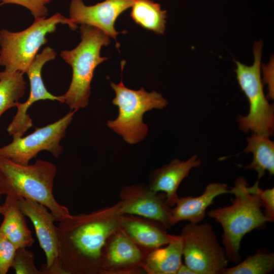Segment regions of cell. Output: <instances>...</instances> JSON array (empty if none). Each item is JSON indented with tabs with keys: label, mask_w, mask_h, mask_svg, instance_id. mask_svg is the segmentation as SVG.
<instances>
[{
	"label": "cell",
	"mask_w": 274,
	"mask_h": 274,
	"mask_svg": "<svg viewBox=\"0 0 274 274\" xmlns=\"http://www.w3.org/2000/svg\"><path fill=\"white\" fill-rule=\"evenodd\" d=\"M121 216L115 204L59 221V259L65 274L95 273L103 269L104 247L121 228Z\"/></svg>",
	"instance_id": "6da1fadb"
},
{
	"label": "cell",
	"mask_w": 274,
	"mask_h": 274,
	"mask_svg": "<svg viewBox=\"0 0 274 274\" xmlns=\"http://www.w3.org/2000/svg\"><path fill=\"white\" fill-rule=\"evenodd\" d=\"M258 180L249 186L243 177L238 178L230 189L234 195L230 206L209 211L208 216L219 223L223 229L222 235L226 257L236 264L241 261L239 254L243 237L253 229L263 227L269 222L261 210L257 192Z\"/></svg>",
	"instance_id": "7a4b0ae2"
},
{
	"label": "cell",
	"mask_w": 274,
	"mask_h": 274,
	"mask_svg": "<svg viewBox=\"0 0 274 274\" xmlns=\"http://www.w3.org/2000/svg\"><path fill=\"white\" fill-rule=\"evenodd\" d=\"M56 167L51 162L37 160L31 165H21L0 157V193L19 199L36 201L48 208L57 221L71 215L53 194Z\"/></svg>",
	"instance_id": "3957f363"
},
{
	"label": "cell",
	"mask_w": 274,
	"mask_h": 274,
	"mask_svg": "<svg viewBox=\"0 0 274 274\" xmlns=\"http://www.w3.org/2000/svg\"><path fill=\"white\" fill-rule=\"evenodd\" d=\"M81 41L71 50H64L60 56L73 70L72 79L67 91L63 95L71 110H78L88 105L90 84L97 66L108 59L101 57L104 46H108L109 36L95 27L82 24L80 27Z\"/></svg>",
	"instance_id": "277c9868"
},
{
	"label": "cell",
	"mask_w": 274,
	"mask_h": 274,
	"mask_svg": "<svg viewBox=\"0 0 274 274\" xmlns=\"http://www.w3.org/2000/svg\"><path fill=\"white\" fill-rule=\"evenodd\" d=\"M67 24L72 30L77 28L70 18L60 13L51 17L35 18L33 23L19 32L0 30V66L8 72L24 74L42 46L46 44V36L54 32L58 24Z\"/></svg>",
	"instance_id": "5b68a950"
},
{
	"label": "cell",
	"mask_w": 274,
	"mask_h": 274,
	"mask_svg": "<svg viewBox=\"0 0 274 274\" xmlns=\"http://www.w3.org/2000/svg\"><path fill=\"white\" fill-rule=\"evenodd\" d=\"M111 86L116 95L112 103L118 108L117 118L109 120L107 126L120 135L130 144L141 141L147 135L148 128L143 121L144 114L154 109H163L167 105V100L155 91L147 92L144 88L135 90L127 88L122 79Z\"/></svg>",
	"instance_id": "8992f818"
},
{
	"label": "cell",
	"mask_w": 274,
	"mask_h": 274,
	"mask_svg": "<svg viewBox=\"0 0 274 274\" xmlns=\"http://www.w3.org/2000/svg\"><path fill=\"white\" fill-rule=\"evenodd\" d=\"M262 46L260 41L255 43L252 65L247 66L235 60L236 79L249 103V113L245 116H239L237 122L239 129L244 132L251 130L269 137L274 130V109L264 95L261 79Z\"/></svg>",
	"instance_id": "52a82bcc"
},
{
	"label": "cell",
	"mask_w": 274,
	"mask_h": 274,
	"mask_svg": "<svg viewBox=\"0 0 274 274\" xmlns=\"http://www.w3.org/2000/svg\"><path fill=\"white\" fill-rule=\"evenodd\" d=\"M180 235L185 264L196 274H220L227 267L229 260L211 224L189 223Z\"/></svg>",
	"instance_id": "ba28073f"
},
{
	"label": "cell",
	"mask_w": 274,
	"mask_h": 274,
	"mask_svg": "<svg viewBox=\"0 0 274 274\" xmlns=\"http://www.w3.org/2000/svg\"><path fill=\"white\" fill-rule=\"evenodd\" d=\"M77 111L74 110L52 123L36 127L27 136L13 138L9 144L0 148V157L21 165L28 164L31 159L44 150L58 158L63 150L60 142Z\"/></svg>",
	"instance_id": "9c48e42d"
},
{
	"label": "cell",
	"mask_w": 274,
	"mask_h": 274,
	"mask_svg": "<svg viewBox=\"0 0 274 274\" xmlns=\"http://www.w3.org/2000/svg\"><path fill=\"white\" fill-rule=\"evenodd\" d=\"M19 207L24 216L31 221L41 248L46 257V263L40 270L43 274H65L59 259V241L54 222L56 218L47 208L33 200L18 199Z\"/></svg>",
	"instance_id": "30bf717a"
},
{
	"label": "cell",
	"mask_w": 274,
	"mask_h": 274,
	"mask_svg": "<svg viewBox=\"0 0 274 274\" xmlns=\"http://www.w3.org/2000/svg\"><path fill=\"white\" fill-rule=\"evenodd\" d=\"M120 201L116 204L121 215L143 217L169 227L171 210L166 202L165 195H159L149 187L136 185L124 187Z\"/></svg>",
	"instance_id": "8fae6325"
},
{
	"label": "cell",
	"mask_w": 274,
	"mask_h": 274,
	"mask_svg": "<svg viewBox=\"0 0 274 274\" xmlns=\"http://www.w3.org/2000/svg\"><path fill=\"white\" fill-rule=\"evenodd\" d=\"M134 0H105L87 6L82 0H71L70 18L76 24H86L98 28L115 40L116 47L119 44L116 37L120 33L115 28L116 20L121 14L131 7Z\"/></svg>",
	"instance_id": "7c38bea8"
},
{
	"label": "cell",
	"mask_w": 274,
	"mask_h": 274,
	"mask_svg": "<svg viewBox=\"0 0 274 274\" xmlns=\"http://www.w3.org/2000/svg\"><path fill=\"white\" fill-rule=\"evenodd\" d=\"M201 161L194 155L186 161L178 159L152 172L149 188L152 191L165 193L166 202L174 207L178 199L177 190L182 181L187 178L192 168L198 167Z\"/></svg>",
	"instance_id": "4fadbf2b"
},
{
	"label": "cell",
	"mask_w": 274,
	"mask_h": 274,
	"mask_svg": "<svg viewBox=\"0 0 274 274\" xmlns=\"http://www.w3.org/2000/svg\"><path fill=\"white\" fill-rule=\"evenodd\" d=\"M226 193H230L227 184L214 182L208 184L203 192L198 196L178 198L174 208L171 210L169 225H174L182 221L200 223L203 220L206 210L213 203L214 199Z\"/></svg>",
	"instance_id": "5bb4252c"
},
{
	"label": "cell",
	"mask_w": 274,
	"mask_h": 274,
	"mask_svg": "<svg viewBox=\"0 0 274 274\" xmlns=\"http://www.w3.org/2000/svg\"><path fill=\"white\" fill-rule=\"evenodd\" d=\"M1 214L4 220L0 226V232L17 248L31 247L35 239L19 207L18 199L6 196Z\"/></svg>",
	"instance_id": "9a60e30c"
},
{
	"label": "cell",
	"mask_w": 274,
	"mask_h": 274,
	"mask_svg": "<svg viewBox=\"0 0 274 274\" xmlns=\"http://www.w3.org/2000/svg\"><path fill=\"white\" fill-rule=\"evenodd\" d=\"M166 227L124 215L121 217V228L128 236L136 244L151 250L165 246L172 239L173 235L167 233Z\"/></svg>",
	"instance_id": "2e32d148"
},
{
	"label": "cell",
	"mask_w": 274,
	"mask_h": 274,
	"mask_svg": "<svg viewBox=\"0 0 274 274\" xmlns=\"http://www.w3.org/2000/svg\"><path fill=\"white\" fill-rule=\"evenodd\" d=\"M183 241L181 236L173 235L164 247L153 249L146 257L145 267L154 274H176L182 263Z\"/></svg>",
	"instance_id": "e0dca14e"
},
{
	"label": "cell",
	"mask_w": 274,
	"mask_h": 274,
	"mask_svg": "<svg viewBox=\"0 0 274 274\" xmlns=\"http://www.w3.org/2000/svg\"><path fill=\"white\" fill-rule=\"evenodd\" d=\"M105 259L102 267L108 263L112 266L123 267L139 263L143 255L136 244L120 228L113 234Z\"/></svg>",
	"instance_id": "ac0fdd59"
},
{
	"label": "cell",
	"mask_w": 274,
	"mask_h": 274,
	"mask_svg": "<svg viewBox=\"0 0 274 274\" xmlns=\"http://www.w3.org/2000/svg\"><path fill=\"white\" fill-rule=\"evenodd\" d=\"M247 146L244 152L253 154L252 162L245 168L253 169L258 174V181L268 172L274 174V142L269 137L253 133L247 139Z\"/></svg>",
	"instance_id": "d6986e66"
},
{
	"label": "cell",
	"mask_w": 274,
	"mask_h": 274,
	"mask_svg": "<svg viewBox=\"0 0 274 274\" xmlns=\"http://www.w3.org/2000/svg\"><path fill=\"white\" fill-rule=\"evenodd\" d=\"M132 20L142 28L157 35L165 29L166 11L152 0H134L130 13Z\"/></svg>",
	"instance_id": "ffe728a7"
},
{
	"label": "cell",
	"mask_w": 274,
	"mask_h": 274,
	"mask_svg": "<svg viewBox=\"0 0 274 274\" xmlns=\"http://www.w3.org/2000/svg\"><path fill=\"white\" fill-rule=\"evenodd\" d=\"M21 72H0V117L24 95L26 82Z\"/></svg>",
	"instance_id": "44dd1931"
},
{
	"label": "cell",
	"mask_w": 274,
	"mask_h": 274,
	"mask_svg": "<svg viewBox=\"0 0 274 274\" xmlns=\"http://www.w3.org/2000/svg\"><path fill=\"white\" fill-rule=\"evenodd\" d=\"M234 266L226 267L220 274H267L274 269V253L259 250Z\"/></svg>",
	"instance_id": "7402d4cb"
},
{
	"label": "cell",
	"mask_w": 274,
	"mask_h": 274,
	"mask_svg": "<svg viewBox=\"0 0 274 274\" xmlns=\"http://www.w3.org/2000/svg\"><path fill=\"white\" fill-rule=\"evenodd\" d=\"M11 267L16 274H43L36 267L34 254L26 248L17 249Z\"/></svg>",
	"instance_id": "603a6c76"
},
{
	"label": "cell",
	"mask_w": 274,
	"mask_h": 274,
	"mask_svg": "<svg viewBox=\"0 0 274 274\" xmlns=\"http://www.w3.org/2000/svg\"><path fill=\"white\" fill-rule=\"evenodd\" d=\"M16 246L0 232V274H6L11 267Z\"/></svg>",
	"instance_id": "cb8c5ba5"
},
{
	"label": "cell",
	"mask_w": 274,
	"mask_h": 274,
	"mask_svg": "<svg viewBox=\"0 0 274 274\" xmlns=\"http://www.w3.org/2000/svg\"><path fill=\"white\" fill-rule=\"evenodd\" d=\"M0 6L16 4L27 8L35 18L46 17L48 14L46 5L51 0H0Z\"/></svg>",
	"instance_id": "d4e9b609"
},
{
	"label": "cell",
	"mask_w": 274,
	"mask_h": 274,
	"mask_svg": "<svg viewBox=\"0 0 274 274\" xmlns=\"http://www.w3.org/2000/svg\"><path fill=\"white\" fill-rule=\"evenodd\" d=\"M256 190L259 196L262 207L264 209V214L269 222L274 220V188L262 190L259 187V183L256 186Z\"/></svg>",
	"instance_id": "484cf974"
},
{
	"label": "cell",
	"mask_w": 274,
	"mask_h": 274,
	"mask_svg": "<svg viewBox=\"0 0 274 274\" xmlns=\"http://www.w3.org/2000/svg\"><path fill=\"white\" fill-rule=\"evenodd\" d=\"M176 274H196L190 268L185 264L182 263L179 267Z\"/></svg>",
	"instance_id": "4316f807"
},
{
	"label": "cell",
	"mask_w": 274,
	"mask_h": 274,
	"mask_svg": "<svg viewBox=\"0 0 274 274\" xmlns=\"http://www.w3.org/2000/svg\"><path fill=\"white\" fill-rule=\"evenodd\" d=\"M2 206H0V214H2Z\"/></svg>",
	"instance_id": "83f0119b"
},
{
	"label": "cell",
	"mask_w": 274,
	"mask_h": 274,
	"mask_svg": "<svg viewBox=\"0 0 274 274\" xmlns=\"http://www.w3.org/2000/svg\"><path fill=\"white\" fill-rule=\"evenodd\" d=\"M1 193H0V198H1Z\"/></svg>",
	"instance_id": "f1b7e54d"
}]
</instances>
